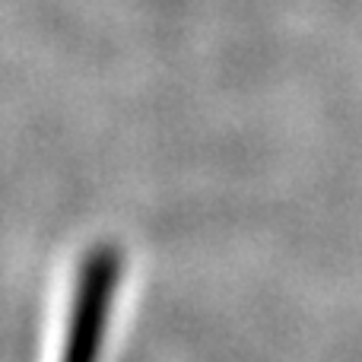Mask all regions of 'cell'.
<instances>
[{
	"instance_id": "obj_1",
	"label": "cell",
	"mask_w": 362,
	"mask_h": 362,
	"mask_svg": "<svg viewBox=\"0 0 362 362\" xmlns=\"http://www.w3.org/2000/svg\"><path fill=\"white\" fill-rule=\"evenodd\" d=\"M118 255L112 248H99L83 264L80 289H76L74 305V325L67 334V350L64 362H95L99 359V344L112 312L115 286H118Z\"/></svg>"
}]
</instances>
